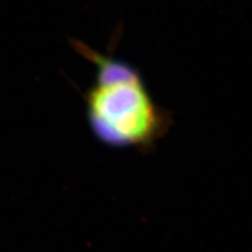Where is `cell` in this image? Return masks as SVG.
Wrapping results in <instances>:
<instances>
[{"label": "cell", "instance_id": "1", "mask_svg": "<svg viewBox=\"0 0 252 252\" xmlns=\"http://www.w3.org/2000/svg\"><path fill=\"white\" fill-rule=\"evenodd\" d=\"M75 49L97 66L96 80L84 94L88 119L102 143L116 147L151 149L170 125L137 70L75 41Z\"/></svg>", "mask_w": 252, "mask_h": 252}]
</instances>
